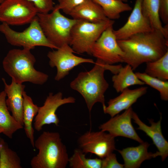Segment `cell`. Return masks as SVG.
Instances as JSON below:
<instances>
[{
	"label": "cell",
	"instance_id": "6da1fadb",
	"mask_svg": "<svg viewBox=\"0 0 168 168\" xmlns=\"http://www.w3.org/2000/svg\"><path fill=\"white\" fill-rule=\"evenodd\" d=\"M117 42L124 53L123 62L130 65L133 70L144 63L157 60L168 51V39L155 29Z\"/></svg>",
	"mask_w": 168,
	"mask_h": 168
},
{
	"label": "cell",
	"instance_id": "7a4b0ae2",
	"mask_svg": "<svg viewBox=\"0 0 168 168\" xmlns=\"http://www.w3.org/2000/svg\"><path fill=\"white\" fill-rule=\"evenodd\" d=\"M105 63L97 59L92 69L80 72L70 83L71 88L82 96L89 112L96 103H101L103 109L106 106L104 95L109 85L104 77Z\"/></svg>",
	"mask_w": 168,
	"mask_h": 168
},
{
	"label": "cell",
	"instance_id": "3957f363",
	"mask_svg": "<svg viewBox=\"0 0 168 168\" xmlns=\"http://www.w3.org/2000/svg\"><path fill=\"white\" fill-rule=\"evenodd\" d=\"M38 154L31 159L32 168H65L69 157L65 145L57 132L44 131L35 141Z\"/></svg>",
	"mask_w": 168,
	"mask_h": 168
},
{
	"label": "cell",
	"instance_id": "277c9868",
	"mask_svg": "<svg viewBox=\"0 0 168 168\" xmlns=\"http://www.w3.org/2000/svg\"><path fill=\"white\" fill-rule=\"evenodd\" d=\"M30 50L24 48L10 50L3 60V68L17 83L29 82L42 85L47 82L49 76L34 68L36 59Z\"/></svg>",
	"mask_w": 168,
	"mask_h": 168
},
{
	"label": "cell",
	"instance_id": "5b68a950",
	"mask_svg": "<svg viewBox=\"0 0 168 168\" xmlns=\"http://www.w3.org/2000/svg\"><path fill=\"white\" fill-rule=\"evenodd\" d=\"M50 13H38L37 16L45 37L57 49L69 44L71 30L77 20L62 14L54 8Z\"/></svg>",
	"mask_w": 168,
	"mask_h": 168
},
{
	"label": "cell",
	"instance_id": "8992f818",
	"mask_svg": "<svg viewBox=\"0 0 168 168\" xmlns=\"http://www.w3.org/2000/svg\"><path fill=\"white\" fill-rule=\"evenodd\" d=\"M114 23V20L110 19L96 23L77 20L71 31L69 45L75 52L91 55L95 43L103 32Z\"/></svg>",
	"mask_w": 168,
	"mask_h": 168
},
{
	"label": "cell",
	"instance_id": "52a82bcc",
	"mask_svg": "<svg viewBox=\"0 0 168 168\" xmlns=\"http://www.w3.org/2000/svg\"><path fill=\"white\" fill-rule=\"evenodd\" d=\"M30 24L25 30L18 32L12 29L6 23H2L0 24V32L4 35L7 42L13 46L22 47L30 50L37 46L57 49L45 37L37 16Z\"/></svg>",
	"mask_w": 168,
	"mask_h": 168
},
{
	"label": "cell",
	"instance_id": "ba28073f",
	"mask_svg": "<svg viewBox=\"0 0 168 168\" xmlns=\"http://www.w3.org/2000/svg\"><path fill=\"white\" fill-rule=\"evenodd\" d=\"M38 13L33 3L27 0H5L0 4V21L9 26L30 23Z\"/></svg>",
	"mask_w": 168,
	"mask_h": 168
},
{
	"label": "cell",
	"instance_id": "9c48e42d",
	"mask_svg": "<svg viewBox=\"0 0 168 168\" xmlns=\"http://www.w3.org/2000/svg\"><path fill=\"white\" fill-rule=\"evenodd\" d=\"M113 25L108 27L94 44L91 55L105 64L123 63L124 53L114 32Z\"/></svg>",
	"mask_w": 168,
	"mask_h": 168
},
{
	"label": "cell",
	"instance_id": "30bf717a",
	"mask_svg": "<svg viewBox=\"0 0 168 168\" xmlns=\"http://www.w3.org/2000/svg\"><path fill=\"white\" fill-rule=\"evenodd\" d=\"M56 49L49 52L47 57L49 60L50 66L57 68V72L54 78L57 81L63 79L71 70L78 65L84 63H95L92 59L75 55L73 54L75 52L69 44H65Z\"/></svg>",
	"mask_w": 168,
	"mask_h": 168
},
{
	"label": "cell",
	"instance_id": "8fae6325",
	"mask_svg": "<svg viewBox=\"0 0 168 168\" xmlns=\"http://www.w3.org/2000/svg\"><path fill=\"white\" fill-rule=\"evenodd\" d=\"M114 138L102 130L89 131L80 136L78 142L84 153H91L102 159L116 149Z\"/></svg>",
	"mask_w": 168,
	"mask_h": 168
},
{
	"label": "cell",
	"instance_id": "7c38bea8",
	"mask_svg": "<svg viewBox=\"0 0 168 168\" xmlns=\"http://www.w3.org/2000/svg\"><path fill=\"white\" fill-rule=\"evenodd\" d=\"M63 94L60 92L54 94L50 93L43 105L39 107L34 124V128L36 131H41L45 125L54 124L58 126L60 121L56 114L58 109L62 105L73 103L76 101L73 97L63 98Z\"/></svg>",
	"mask_w": 168,
	"mask_h": 168
},
{
	"label": "cell",
	"instance_id": "4fadbf2b",
	"mask_svg": "<svg viewBox=\"0 0 168 168\" xmlns=\"http://www.w3.org/2000/svg\"><path fill=\"white\" fill-rule=\"evenodd\" d=\"M142 0H136L133 8L125 24L114 30L117 40L126 39L134 35L151 31L153 29L142 10Z\"/></svg>",
	"mask_w": 168,
	"mask_h": 168
},
{
	"label": "cell",
	"instance_id": "5bb4252c",
	"mask_svg": "<svg viewBox=\"0 0 168 168\" xmlns=\"http://www.w3.org/2000/svg\"><path fill=\"white\" fill-rule=\"evenodd\" d=\"M133 112L131 107L121 114H118L100 125L99 127V129L108 132L114 138L121 136L142 143L143 141L138 135L131 123Z\"/></svg>",
	"mask_w": 168,
	"mask_h": 168
},
{
	"label": "cell",
	"instance_id": "9a60e30c",
	"mask_svg": "<svg viewBox=\"0 0 168 168\" xmlns=\"http://www.w3.org/2000/svg\"><path fill=\"white\" fill-rule=\"evenodd\" d=\"M147 87L142 86L133 89L128 88L124 89L116 97L111 99L108 102V106L103 109L104 113L112 117L121 111L131 107L138 99L147 92Z\"/></svg>",
	"mask_w": 168,
	"mask_h": 168
},
{
	"label": "cell",
	"instance_id": "2e32d148",
	"mask_svg": "<svg viewBox=\"0 0 168 168\" xmlns=\"http://www.w3.org/2000/svg\"><path fill=\"white\" fill-rule=\"evenodd\" d=\"M132 119L134 122L138 125V129L144 132L152 140L158 151L159 156L161 157L163 161L168 156V142L164 137L161 131V122L162 117L161 116L160 120L155 122L152 119H149L150 126H148L143 123L139 118L138 115L133 111Z\"/></svg>",
	"mask_w": 168,
	"mask_h": 168
},
{
	"label": "cell",
	"instance_id": "e0dca14e",
	"mask_svg": "<svg viewBox=\"0 0 168 168\" xmlns=\"http://www.w3.org/2000/svg\"><path fill=\"white\" fill-rule=\"evenodd\" d=\"M2 80L7 96L6 103L8 109L15 119L23 126V93L25 86L17 83L12 79L11 84L8 85L4 78Z\"/></svg>",
	"mask_w": 168,
	"mask_h": 168
},
{
	"label": "cell",
	"instance_id": "ac0fdd59",
	"mask_svg": "<svg viewBox=\"0 0 168 168\" xmlns=\"http://www.w3.org/2000/svg\"><path fill=\"white\" fill-rule=\"evenodd\" d=\"M136 147H128L122 150H118L124 161L125 168H139L145 160L158 156L157 151L155 153L149 152L148 148L150 146L147 142H143Z\"/></svg>",
	"mask_w": 168,
	"mask_h": 168
},
{
	"label": "cell",
	"instance_id": "d6986e66",
	"mask_svg": "<svg viewBox=\"0 0 168 168\" xmlns=\"http://www.w3.org/2000/svg\"><path fill=\"white\" fill-rule=\"evenodd\" d=\"M69 15L77 20L99 23L109 20L101 7L92 0H86L77 6Z\"/></svg>",
	"mask_w": 168,
	"mask_h": 168
},
{
	"label": "cell",
	"instance_id": "ffe728a7",
	"mask_svg": "<svg viewBox=\"0 0 168 168\" xmlns=\"http://www.w3.org/2000/svg\"><path fill=\"white\" fill-rule=\"evenodd\" d=\"M6 96L4 91L0 93V130L2 133L12 139L14 133L23 126L10 114L6 103Z\"/></svg>",
	"mask_w": 168,
	"mask_h": 168
},
{
	"label": "cell",
	"instance_id": "44dd1931",
	"mask_svg": "<svg viewBox=\"0 0 168 168\" xmlns=\"http://www.w3.org/2000/svg\"><path fill=\"white\" fill-rule=\"evenodd\" d=\"M128 64L120 68L118 72L112 78L113 86L117 92H121L133 85H143L145 83L140 80Z\"/></svg>",
	"mask_w": 168,
	"mask_h": 168
},
{
	"label": "cell",
	"instance_id": "7402d4cb",
	"mask_svg": "<svg viewBox=\"0 0 168 168\" xmlns=\"http://www.w3.org/2000/svg\"><path fill=\"white\" fill-rule=\"evenodd\" d=\"M23 123L26 135L34 148V130L32 126L34 118L37 114L39 107L33 102L32 98L24 91L23 93Z\"/></svg>",
	"mask_w": 168,
	"mask_h": 168
},
{
	"label": "cell",
	"instance_id": "603a6c76",
	"mask_svg": "<svg viewBox=\"0 0 168 168\" xmlns=\"http://www.w3.org/2000/svg\"><path fill=\"white\" fill-rule=\"evenodd\" d=\"M159 0H142V10L153 29L160 31L168 39V25L163 26L159 15Z\"/></svg>",
	"mask_w": 168,
	"mask_h": 168
},
{
	"label": "cell",
	"instance_id": "cb8c5ba5",
	"mask_svg": "<svg viewBox=\"0 0 168 168\" xmlns=\"http://www.w3.org/2000/svg\"><path fill=\"white\" fill-rule=\"evenodd\" d=\"M92 0L101 7L105 16L111 20L119 19L121 13L132 10L128 4L121 0Z\"/></svg>",
	"mask_w": 168,
	"mask_h": 168
},
{
	"label": "cell",
	"instance_id": "d4e9b609",
	"mask_svg": "<svg viewBox=\"0 0 168 168\" xmlns=\"http://www.w3.org/2000/svg\"><path fill=\"white\" fill-rule=\"evenodd\" d=\"M145 72L161 80H168V51L163 56L153 61L146 63Z\"/></svg>",
	"mask_w": 168,
	"mask_h": 168
},
{
	"label": "cell",
	"instance_id": "484cf974",
	"mask_svg": "<svg viewBox=\"0 0 168 168\" xmlns=\"http://www.w3.org/2000/svg\"><path fill=\"white\" fill-rule=\"evenodd\" d=\"M20 158L0 137V168H21Z\"/></svg>",
	"mask_w": 168,
	"mask_h": 168
},
{
	"label": "cell",
	"instance_id": "4316f807",
	"mask_svg": "<svg viewBox=\"0 0 168 168\" xmlns=\"http://www.w3.org/2000/svg\"><path fill=\"white\" fill-rule=\"evenodd\" d=\"M68 163L72 168H101L102 159L87 158L80 148H77L69 158Z\"/></svg>",
	"mask_w": 168,
	"mask_h": 168
},
{
	"label": "cell",
	"instance_id": "83f0119b",
	"mask_svg": "<svg viewBox=\"0 0 168 168\" xmlns=\"http://www.w3.org/2000/svg\"><path fill=\"white\" fill-rule=\"evenodd\" d=\"M138 78L144 82L145 84L156 89L160 93L161 100H168V82L161 80L150 76L145 72H136L135 73Z\"/></svg>",
	"mask_w": 168,
	"mask_h": 168
},
{
	"label": "cell",
	"instance_id": "f1b7e54d",
	"mask_svg": "<svg viewBox=\"0 0 168 168\" xmlns=\"http://www.w3.org/2000/svg\"><path fill=\"white\" fill-rule=\"evenodd\" d=\"M86 0H58V3L54 8L62 10L65 13L69 15L76 7Z\"/></svg>",
	"mask_w": 168,
	"mask_h": 168
},
{
	"label": "cell",
	"instance_id": "f546056e",
	"mask_svg": "<svg viewBox=\"0 0 168 168\" xmlns=\"http://www.w3.org/2000/svg\"><path fill=\"white\" fill-rule=\"evenodd\" d=\"M32 2L38 13H48L54 7L53 0H27Z\"/></svg>",
	"mask_w": 168,
	"mask_h": 168
},
{
	"label": "cell",
	"instance_id": "4dcf8cb0",
	"mask_svg": "<svg viewBox=\"0 0 168 168\" xmlns=\"http://www.w3.org/2000/svg\"><path fill=\"white\" fill-rule=\"evenodd\" d=\"M101 159V168H124V164L118 162L115 154L113 152Z\"/></svg>",
	"mask_w": 168,
	"mask_h": 168
},
{
	"label": "cell",
	"instance_id": "1f68e13d",
	"mask_svg": "<svg viewBox=\"0 0 168 168\" xmlns=\"http://www.w3.org/2000/svg\"><path fill=\"white\" fill-rule=\"evenodd\" d=\"M159 15L165 25H168V0H159Z\"/></svg>",
	"mask_w": 168,
	"mask_h": 168
},
{
	"label": "cell",
	"instance_id": "d6a6232c",
	"mask_svg": "<svg viewBox=\"0 0 168 168\" xmlns=\"http://www.w3.org/2000/svg\"><path fill=\"white\" fill-rule=\"evenodd\" d=\"M121 0L125 2H126L128 1V0Z\"/></svg>",
	"mask_w": 168,
	"mask_h": 168
},
{
	"label": "cell",
	"instance_id": "836d02e7",
	"mask_svg": "<svg viewBox=\"0 0 168 168\" xmlns=\"http://www.w3.org/2000/svg\"><path fill=\"white\" fill-rule=\"evenodd\" d=\"M5 0H0V4L2 3Z\"/></svg>",
	"mask_w": 168,
	"mask_h": 168
},
{
	"label": "cell",
	"instance_id": "e575fe53",
	"mask_svg": "<svg viewBox=\"0 0 168 168\" xmlns=\"http://www.w3.org/2000/svg\"><path fill=\"white\" fill-rule=\"evenodd\" d=\"M2 133V132L0 130V133Z\"/></svg>",
	"mask_w": 168,
	"mask_h": 168
}]
</instances>
